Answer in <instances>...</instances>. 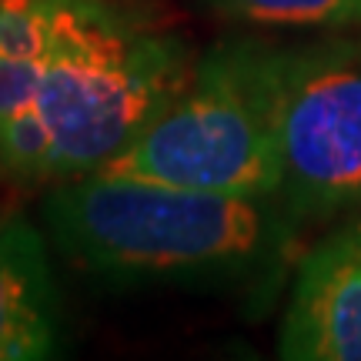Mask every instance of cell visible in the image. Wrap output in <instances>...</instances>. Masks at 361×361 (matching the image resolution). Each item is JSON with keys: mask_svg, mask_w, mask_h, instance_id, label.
Returning a JSON list of instances; mask_svg holds the SVG:
<instances>
[{"mask_svg": "<svg viewBox=\"0 0 361 361\" xmlns=\"http://www.w3.org/2000/svg\"><path fill=\"white\" fill-rule=\"evenodd\" d=\"M278 151L288 221L361 204V44L281 51Z\"/></svg>", "mask_w": 361, "mask_h": 361, "instance_id": "4", "label": "cell"}, {"mask_svg": "<svg viewBox=\"0 0 361 361\" xmlns=\"http://www.w3.org/2000/svg\"><path fill=\"white\" fill-rule=\"evenodd\" d=\"M0 171L17 180L54 178V134L37 101L0 117Z\"/></svg>", "mask_w": 361, "mask_h": 361, "instance_id": "8", "label": "cell"}, {"mask_svg": "<svg viewBox=\"0 0 361 361\" xmlns=\"http://www.w3.org/2000/svg\"><path fill=\"white\" fill-rule=\"evenodd\" d=\"M194 71L188 44L117 0H51L37 107L54 134V178L117 157Z\"/></svg>", "mask_w": 361, "mask_h": 361, "instance_id": "2", "label": "cell"}, {"mask_svg": "<svg viewBox=\"0 0 361 361\" xmlns=\"http://www.w3.org/2000/svg\"><path fill=\"white\" fill-rule=\"evenodd\" d=\"M4 224H7V218H4V214H0V228H4Z\"/></svg>", "mask_w": 361, "mask_h": 361, "instance_id": "10", "label": "cell"}, {"mask_svg": "<svg viewBox=\"0 0 361 361\" xmlns=\"http://www.w3.org/2000/svg\"><path fill=\"white\" fill-rule=\"evenodd\" d=\"M224 17L271 27H355L361 0H207Z\"/></svg>", "mask_w": 361, "mask_h": 361, "instance_id": "7", "label": "cell"}, {"mask_svg": "<svg viewBox=\"0 0 361 361\" xmlns=\"http://www.w3.org/2000/svg\"><path fill=\"white\" fill-rule=\"evenodd\" d=\"M61 348V298L47 245L27 218L0 228V361H40Z\"/></svg>", "mask_w": 361, "mask_h": 361, "instance_id": "6", "label": "cell"}, {"mask_svg": "<svg viewBox=\"0 0 361 361\" xmlns=\"http://www.w3.org/2000/svg\"><path fill=\"white\" fill-rule=\"evenodd\" d=\"M40 78H44V61L0 57V117L37 101Z\"/></svg>", "mask_w": 361, "mask_h": 361, "instance_id": "9", "label": "cell"}, {"mask_svg": "<svg viewBox=\"0 0 361 361\" xmlns=\"http://www.w3.org/2000/svg\"><path fill=\"white\" fill-rule=\"evenodd\" d=\"M281 51L247 37L207 47L168 107L101 171L191 191L278 197Z\"/></svg>", "mask_w": 361, "mask_h": 361, "instance_id": "3", "label": "cell"}, {"mask_svg": "<svg viewBox=\"0 0 361 361\" xmlns=\"http://www.w3.org/2000/svg\"><path fill=\"white\" fill-rule=\"evenodd\" d=\"M51 241L107 284H221L261 271L284 241L278 197L191 191L90 171L44 201Z\"/></svg>", "mask_w": 361, "mask_h": 361, "instance_id": "1", "label": "cell"}, {"mask_svg": "<svg viewBox=\"0 0 361 361\" xmlns=\"http://www.w3.org/2000/svg\"><path fill=\"white\" fill-rule=\"evenodd\" d=\"M288 361H361V218L301 258L278 331Z\"/></svg>", "mask_w": 361, "mask_h": 361, "instance_id": "5", "label": "cell"}]
</instances>
